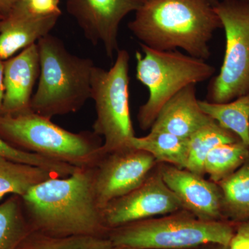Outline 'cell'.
<instances>
[{
    "mask_svg": "<svg viewBox=\"0 0 249 249\" xmlns=\"http://www.w3.org/2000/svg\"><path fill=\"white\" fill-rule=\"evenodd\" d=\"M29 8L39 15L62 14L59 7L60 0H28Z\"/></svg>",
    "mask_w": 249,
    "mask_h": 249,
    "instance_id": "obj_26",
    "label": "cell"
},
{
    "mask_svg": "<svg viewBox=\"0 0 249 249\" xmlns=\"http://www.w3.org/2000/svg\"><path fill=\"white\" fill-rule=\"evenodd\" d=\"M178 198L165 184L158 164L139 187L111 201L103 209L109 231L129 223L165 215L183 210Z\"/></svg>",
    "mask_w": 249,
    "mask_h": 249,
    "instance_id": "obj_10",
    "label": "cell"
},
{
    "mask_svg": "<svg viewBox=\"0 0 249 249\" xmlns=\"http://www.w3.org/2000/svg\"><path fill=\"white\" fill-rule=\"evenodd\" d=\"M240 141L235 134L212 121L188 139V161L186 169L205 177L204 162L210 152L221 144Z\"/></svg>",
    "mask_w": 249,
    "mask_h": 249,
    "instance_id": "obj_20",
    "label": "cell"
},
{
    "mask_svg": "<svg viewBox=\"0 0 249 249\" xmlns=\"http://www.w3.org/2000/svg\"><path fill=\"white\" fill-rule=\"evenodd\" d=\"M221 27L213 6L204 0H152L142 4L128 24L132 34L150 48L181 49L204 60L211 56L209 42Z\"/></svg>",
    "mask_w": 249,
    "mask_h": 249,
    "instance_id": "obj_2",
    "label": "cell"
},
{
    "mask_svg": "<svg viewBox=\"0 0 249 249\" xmlns=\"http://www.w3.org/2000/svg\"><path fill=\"white\" fill-rule=\"evenodd\" d=\"M129 62L128 52L119 49L110 70L93 68L91 98L96 119L93 132L104 139L103 155L132 146L135 137L129 111Z\"/></svg>",
    "mask_w": 249,
    "mask_h": 249,
    "instance_id": "obj_7",
    "label": "cell"
},
{
    "mask_svg": "<svg viewBox=\"0 0 249 249\" xmlns=\"http://www.w3.org/2000/svg\"><path fill=\"white\" fill-rule=\"evenodd\" d=\"M196 249H222V247L221 245H209Z\"/></svg>",
    "mask_w": 249,
    "mask_h": 249,
    "instance_id": "obj_29",
    "label": "cell"
},
{
    "mask_svg": "<svg viewBox=\"0 0 249 249\" xmlns=\"http://www.w3.org/2000/svg\"><path fill=\"white\" fill-rule=\"evenodd\" d=\"M136 52L137 79L146 87L149 96L139 107L137 121L142 130L150 129L165 103L188 85L209 79L215 69L206 60L180 51H160L140 44Z\"/></svg>",
    "mask_w": 249,
    "mask_h": 249,
    "instance_id": "obj_6",
    "label": "cell"
},
{
    "mask_svg": "<svg viewBox=\"0 0 249 249\" xmlns=\"http://www.w3.org/2000/svg\"><path fill=\"white\" fill-rule=\"evenodd\" d=\"M4 61L0 59V111L2 106L4 96Z\"/></svg>",
    "mask_w": 249,
    "mask_h": 249,
    "instance_id": "obj_28",
    "label": "cell"
},
{
    "mask_svg": "<svg viewBox=\"0 0 249 249\" xmlns=\"http://www.w3.org/2000/svg\"><path fill=\"white\" fill-rule=\"evenodd\" d=\"M158 167L165 184L178 198L183 209L202 220H225L217 183L167 163H158Z\"/></svg>",
    "mask_w": 249,
    "mask_h": 249,
    "instance_id": "obj_12",
    "label": "cell"
},
{
    "mask_svg": "<svg viewBox=\"0 0 249 249\" xmlns=\"http://www.w3.org/2000/svg\"><path fill=\"white\" fill-rule=\"evenodd\" d=\"M237 223L205 221L186 210L143 219L111 229L113 246L145 249H196L209 245L227 246Z\"/></svg>",
    "mask_w": 249,
    "mask_h": 249,
    "instance_id": "obj_5",
    "label": "cell"
},
{
    "mask_svg": "<svg viewBox=\"0 0 249 249\" xmlns=\"http://www.w3.org/2000/svg\"><path fill=\"white\" fill-rule=\"evenodd\" d=\"M33 231L22 196L13 195L0 202V249H17Z\"/></svg>",
    "mask_w": 249,
    "mask_h": 249,
    "instance_id": "obj_21",
    "label": "cell"
},
{
    "mask_svg": "<svg viewBox=\"0 0 249 249\" xmlns=\"http://www.w3.org/2000/svg\"><path fill=\"white\" fill-rule=\"evenodd\" d=\"M112 247L111 241L104 237H55L33 231L22 241L17 249H110Z\"/></svg>",
    "mask_w": 249,
    "mask_h": 249,
    "instance_id": "obj_23",
    "label": "cell"
},
{
    "mask_svg": "<svg viewBox=\"0 0 249 249\" xmlns=\"http://www.w3.org/2000/svg\"><path fill=\"white\" fill-rule=\"evenodd\" d=\"M139 1H141V2L142 4H145V3L149 2V1H151L152 0H139Z\"/></svg>",
    "mask_w": 249,
    "mask_h": 249,
    "instance_id": "obj_32",
    "label": "cell"
},
{
    "mask_svg": "<svg viewBox=\"0 0 249 249\" xmlns=\"http://www.w3.org/2000/svg\"><path fill=\"white\" fill-rule=\"evenodd\" d=\"M37 46L40 71L31 110L49 119L79 111L91 98L93 60L70 53L60 39L50 34Z\"/></svg>",
    "mask_w": 249,
    "mask_h": 249,
    "instance_id": "obj_3",
    "label": "cell"
},
{
    "mask_svg": "<svg viewBox=\"0 0 249 249\" xmlns=\"http://www.w3.org/2000/svg\"><path fill=\"white\" fill-rule=\"evenodd\" d=\"M217 184L222 195L224 219L235 223L249 220V157L242 166Z\"/></svg>",
    "mask_w": 249,
    "mask_h": 249,
    "instance_id": "obj_16",
    "label": "cell"
},
{
    "mask_svg": "<svg viewBox=\"0 0 249 249\" xmlns=\"http://www.w3.org/2000/svg\"><path fill=\"white\" fill-rule=\"evenodd\" d=\"M110 249H145L135 248V247H127V246H113Z\"/></svg>",
    "mask_w": 249,
    "mask_h": 249,
    "instance_id": "obj_30",
    "label": "cell"
},
{
    "mask_svg": "<svg viewBox=\"0 0 249 249\" xmlns=\"http://www.w3.org/2000/svg\"><path fill=\"white\" fill-rule=\"evenodd\" d=\"M60 16L36 14L28 0H19L0 21V59L5 61L49 35Z\"/></svg>",
    "mask_w": 249,
    "mask_h": 249,
    "instance_id": "obj_13",
    "label": "cell"
},
{
    "mask_svg": "<svg viewBox=\"0 0 249 249\" xmlns=\"http://www.w3.org/2000/svg\"><path fill=\"white\" fill-rule=\"evenodd\" d=\"M56 175L35 165L0 157V202L6 196H22L32 187Z\"/></svg>",
    "mask_w": 249,
    "mask_h": 249,
    "instance_id": "obj_19",
    "label": "cell"
},
{
    "mask_svg": "<svg viewBox=\"0 0 249 249\" xmlns=\"http://www.w3.org/2000/svg\"><path fill=\"white\" fill-rule=\"evenodd\" d=\"M0 157L8 160L40 167L50 171L58 178L70 176L76 170V167L56 161L36 154L22 151L10 145L0 137Z\"/></svg>",
    "mask_w": 249,
    "mask_h": 249,
    "instance_id": "obj_24",
    "label": "cell"
},
{
    "mask_svg": "<svg viewBox=\"0 0 249 249\" xmlns=\"http://www.w3.org/2000/svg\"><path fill=\"white\" fill-rule=\"evenodd\" d=\"M249 157V147L242 141L214 147L204 162L205 175L216 183L232 175Z\"/></svg>",
    "mask_w": 249,
    "mask_h": 249,
    "instance_id": "obj_22",
    "label": "cell"
},
{
    "mask_svg": "<svg viewBox=\"0 0 249 249\" xmlns=\"http://www.w3.org/2000/svg\"><path fill=\"white\" fill-rule=\"evenodd\" d=\"M199 105L205 114L249 147V92L227 103L199 100Z\"/></svg>",
    "mask_w": 249,
    "mask_h": 249,
    "instance_id": "obj_18",
    "label": "cell"
},
{
    "mask_svg": "<svg viewBox=\"0 0 249 249\" xmlns=\"http://www.w3.org/2000/svg\"><path fill=\"white\" fill-rule=\"evenodd\" d=\"M132 146L148 152L157 163H167L186 169L188 161V139L169 132L150 131L142 137H134Z\"/></svg>",
    "mask_w": 249,
    "mask_h": 249,
    "instance_id": "obj_17",
    "label": "cell"
},
{
    "mask_svg": "<svg viewBox=\"0 0 249 249\" xmlns=\"http://www.w3.org/2000/svg\"><path fill=\"white\" fill-rule=\"evenodd\" d=\"M3 18H4V16H3V15L1 14V13H0V21H1V19H2Z\"/></svg>",
    "mask_w": 249,
    "mask_h": 249,
    "instance_id": "obj_33",
    "label": "cell"
},
{
    "mask_svg": "<svg viewBox=\"0 0 249 249\" xmlns=\"http://www.w3.org/2000/svg\"><path fill=\"white\" fill-rule=\"evenodd\" d=\"M0 137L22 151L76 168H94L103 155L102 137L94 132H70L31 109L0 114Z\"/></svg>",
    "mask_w": 249,
    "mask_h": 249,
    "instance_id": "obj_4",
    "label": "cell"
},
{
    "mask_svg": "<svg viewBox=\"0 0 249 249\" xmlns=\"http://www.w3.org/2000/svg\"><path fill=\"white\" fill-rule=\"evenodd\" d=\"M37 43L4 61V96L0 114H20L30 110L32 91L40 76Z\"/></svg>",
    "mask_w": 249,
    "mask_h": 249,
    "instance_id": "obj_14",
    "label": "cell"
},
{
    "mask_svg": "<svg viewBox=\"0 0 249 249\" xmlns=\"http://www.w3.org/2000/svg\"><path fill=\"white\" fill-rule=\"evenodd\" d=\"M33 231L55 237L108 238L93 186V168H76L65 178L37 183L22 196Z\"/></svg>",
    "mask_w": 249,
    "mask_h": 249,
    "instance_id": "obj_1",
    "label": "cell"
},
{
    "mask_svg": "<svg viewBox=\"0 0 249 249\" xmlns=\"http://www.w3.org/2000/svg\"><path fill=\"white\" fill-rule=\"evenodd\" d=\"M139 0H67V9L93 45H102L112 59L119 50V30L123 19L142 6Z\"/></svg>",
    "mask_w": 249,
    "mask_h": 249,
    "instance_id": "obj_11",
    "label": "cell"
},
{
    "mask_svg": "<svg viewBox=\"0 0 249 249\" xmlns=\"http://www.w3.org/2000/svg\"><path fill=\"white\" fill-rule=\"evenodd\" d=\"M19 0H0V13L3 16L9 14Z\"/></svg>",
    "mask_w": 249,
    "mask_h": 249,
    "instance_id": "obj_27",
    "label": "cell"
},
{
    "mask_svg": "<svg viewBox=\"0 0 249 249\" xmlns=\"http://www.w3.org/2000/svg\"><path fill=\"white\" fill-rule=\"evenodd\" d=\"M213 9L225 31L226 49L206 101L224 103L249 92V0H222Z\"/></svg>",
    "mask_w": 249,
    "mask_h": 249,
    "instance_id": "obj_8",
    "label": "cell"
},
{
    "mask_svg": "<svg viewBox=\"0 0 249 249\" xmlns=\"http://www.w3.org/2000/svg\"><path fill=\"white\" fill-rule=\"evenodd\" d=\"M222 249H249V220L237 223L231 240Z\"/></svg>",
    "mask_w": 249,
    "mask_h": 249,
    "instance_id": "obj_25",
    "label": "cell"
},
{
    "mask_svg": "<svg viewBox=\"0 0 249 249\" xmlns=\"http://www.w3.org/2000/svg\"><path fill=\"white\" fill-rule=\"evenodd\" d=\"M212 121L201 109L196 98V85L192 84L180 90L165 103L150 131H163L189 139Z\"/></svg>",
    "mask_w": 249,
    "mask_h": 249,
    "instance_id": "obj_15",
    "label": "cell"
},
{
    "mask_svg": "<svg viewBox=\"0 0 249 249\" xmlns=\"http://www.w3.org/2000/svg\"><path fill=\"white\" fill-rule=\"evenodd\" d=\"M157 164L150 154L133 146L104 154L93 168L95 194L101 209L140 186Z\"/></svg>",
    "mask_w": 249,
    "mask_h": 249,
    "instance_id": "obj_9",
    "label": "cell"
},
{
    "mask_svg": "<svg viewBox=\"0 0 249 249\" xmlns=\"http://www.w3.org/2000/svg\"><path fill=\"white\" fill-rule=\"evenodd\" d=\"M204 1L213 6L214 4H217V2L222 1V0H204Z\"/></svg>",
    "mask_w": 249,
    "mask_h": 249,
    "instance_id": "obj_31",
    "label": "cell"
}]
</instances>
